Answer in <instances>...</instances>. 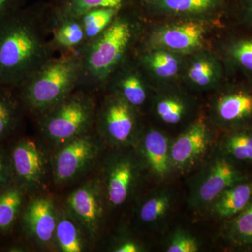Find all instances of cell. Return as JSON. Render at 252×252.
Returning <instances> with one entry per match:
<instances>
[{
  "instance_id": "20",
  "label": "cell",
  "mask_w": 252,
  "mask_h": 252,
  "mask_svg": "<svg viewBox=\"0 0 252 252\" xmlns=\"http://www.w3.org/2000/svg\"><path fill=\"white\" fill-rule=\"evenodd\" d=\"M217 112L222 120L238 122L252 115V95L239 91L223 96L219 100Z\"/></svg>"
},
{
  "instance_id": "1",
  "label": "cell",
  "mask_w": 252,
  "mask_h": 252,
  "mask_svg": "<svg viewBox=\"0 0 252 252\" xmlns=\"http://www.w3.org/2000/svg\"><path fill=\"white\" fill-rule=\"evenodd\" d=\"M50 4L38 2L0 20V86L19 87L54 57L50 46Z\"/></svg>"
},
{
  "instance_id": "6",
  "label": "cell",
  "mask_w": 252,
  "mask_h": 252,
  "mask_svg": "<svg viewBox=\"0 0 252 252\" xmlns=\"http://www.w3.org/2000/svg\"><path fill=\"white\" fill-rule=\"evenodd\" d=\"M97 142L90 132L61 145L53 161L56 182L67 183L89 169L98 156L99 148Z\"/></svg>"
},
{
  "instance_id": "17",
  "label": "cell",
  "mask_w": 252,
  "mask_h": 252,
  "mask_svg": "<svg viewBox=\"0 0 252 252\" xmlns=\"http://www.w3.org/2000/svg\"><path fill=\"white\" fill-rule=\"evenodd\" d=\"M49 2L58 14L66 17L79 18L97 8L122 10L133 7L135 0H50Z\"/></svg>"
},
{
  "instance_id": "11",
  "label": "cell",
  "mask_w": 252,
  "mask_h": 252,
  "mask_svg": "<svg viewBox=\"0 0 252 252\" xmlns=\"http://www.w3.org/2000/svg\"><path fill=\"white\" fill-rule=\"evenodd\" d=\"M241 180V176L226 159L219 158L210 164L194 194L200 206L214 203L219 196Z\"/></svg>"
},
{
  "instance_id": "4",
  "label": "cell",
  "mask_w": 252,
  "mask_h": 252,
  "mask_svg": "<svg viewBox=\"0 0 252 252\" xmlns=\"http://www.w3.org/2000/svg\"><path fill=\"white\" fill-rule=\"evenodd\" d=\"M97 103L94 93L77 89L37 117L42 135L55 144L91 132L94 127Z\"/></svg>"
},
{
  "instance_id": "32",
  "label": "cell",
  "mask_w": 252,
  "mask_h": 252,
  "mask_svg": "<svg viewBox=\"0 0 252 252\" xmlns=\"http://www.w3.org/2000/svg\"><path fill=\"white\" fill-rule=\"evenodd\" d=\"M25 0H0V20L24 6Z\"/></svg>"
},
{
  "instance_id": "10",
  "label": "cell",
  "mask_w": 252,
  "mask_h": 252,
  "mask_svg": "<svg viewBox=\"0 0 252 252\" xmlns=\"http://www.w3.org/2000/svg\"><path fill=\"white\" fill-rule=\"evenodd\" d=\"M209 144L210 137L205 123H195L170 146L172 168H190L205 154Z\"/></svg>"
},
{
  "instance_id": "3",
  "label": "cell",
  "mask_w": 252,
  "mask_h": 252,
  "mask_svg": "<svg viewBox=\"0 0 252 252\" xmlns=\"http://www.w3.org/2000/svg\"><path fill=\"white\" fill-rule=\"evenodd\" d=\"M82 68L77 53L48 60L18 87L23 105L39 117L78 89Z\"/></svg>"
},
{
  "instance_id": "34",
  "label": "cell",
  "mask_w": 252,
  "mask_h": 252,
  "mask_svg": "<svg viewBox=\"0 0 252 252\" xmlns=\"http://www.w3.org/2000/svg\"><path fill=\"white\" fill-rule=\"evenodd\" d=\"M140 249L137 244L134 242L127 241L122 243L116 248L117 252H140Z\"/></svg>"
},
{
  "instance_id": "22",
  "label": "cell",
  "mask_w": 252,
  "mask_h": 252,
  "mask_svg": "<svg viewBox=\"0 0 252 252\" xmlns=\"http://www.w3.org/2000/svg\"><path fill=\"white\" fill-rule=\"evenodd\" d=\"M120 11L111 8H97L91 9L79 16L78 18L80 20L84 28L86 44L103 32Z\"/></svg>"
},
{
  "instance_id": "26",
  "label": "cell",
  "mask_w": 252,
  "mask_h": 252,
  "mask_svg": "<svg viewBox=\"0 0 252 252\" xmlns=\"http://www.w3.org/2000/svg\"><path fill=\"white\" fill-rule=\"evenodd\" d=\"M142 62L160 77H173L178 72V61L168 53L160 51L144 56Z\"/></svg>"
},
{
  "instance_id": "30",
  "label": "cell",
  "mask_w": 252,
  "mask_h": 252,
  "mask_svg": "<svg viewBox=\"0 0 252 252\" xmlns=\"http://www.w3.org/2000/svg\"><path fill=\"white\" fill-rule=\"evenodd\" d=\"M213 74L211 64L205 60H200L194 63L189 72V77L190 80L201 86L210 84Z\"/></svg>"
},
{
  "instance_id": "25",
  "label": "cell",
  "mask_w": 252,
  "mask_h": 252,
  "mask_svg": "<svg viewBox=\"0 0 252 252\" xmlns=\"http://www.w3.org/2000/svg\"><path fill=\"white\" fill-rule=\"evenodd\" d=\"M6 86H0V138L14 129L18 119V106Z\"/></svg>"
},
{
  "instance_id": "24",
  "label": "cell",
  "mask_w": 252,
  "mask_h": 252,
  "mask_svg": "<svg viewBox=\"0 0 252 252\" xmlns=\"http://www.w3.org/2000/svg\"><path fill=\"white\" fill-rule=\"evenodd\" d=\"M170 205L171 198L168 193L156 194L142 203L139 216L144 223H153L166 215Z\"/></svg>"
},
{
  "instance_id": "2",
  "label": "cell",
  "mask_w": 252,
  "mask_h": 252,
  "mask_svg": "<svg viewBox=\"0 0 252 252\" xmlns=\"http://www.w3.org/2000/svg\"><path fill=\"white\" fill-rule=\"evenodd\" d=\"M126 9L121 10L103 32L77 53L83 63L78 89L94 94L103 90L113 73L124 63L135 30V26L125 14Z\"/></svg>"
},
{
  "instance_id": "28",
  "label": "cell",
  "mask_w": 252,
  "mask_h": 252,
  "mask_svg": "<svg viewBox=\"0 0 252 252\" xmlns=\"http://www.w3.org/2000/svg\"><path fill=\"white\" fill-rule=\"evenodd\" d=\"M157 109L158 114L164 122L175 124L183 117L185 106L177 99H164L158 104Z\"/></svg>"
},
{
  "instance_id": "29",
  "label": "cell",
  "mask_w": 252,
  "mask_h": 252,
  "mask_svg": "<svg viewBox=\"0 0 252 252\" xmlns=\"http://www.w3.org/2000/svg\"><path fill=\"white\" fill-rule=\"evenodd\" d=\"M233 230L239 240L252 243V200L235 220Z\"/></svg>"
},
{
  "instance_id": "35",
  "label": "cell",
  "mask_w": 252,
  "mask_h": 252,
  "mask_svg": "<svg viewBox=\"0 0 252 252\" xmlns=\"http://www.w3.org/2000/svg\"><path fill=\"white\" fill-rule=\"evenodd\" d=\"M236 2L252 21V0H236Z\"/></svg>"
},
{
  "instance_id": "16",
  "label": "cell",
  "mask_w": 252,
  "mask_h": 252,
  "mask_svg": "<svg viewBox=\"0 0 252 252\" xmlns=\"http://www.w3.org/2000/svg\"><path fill=\"white\" fill-rule=\"evenodd\" d=\"M204 29L198 23L190 22L167 28L158 36V41L165 47L187 51L200 45Z\"/></svg>"
},
{
  "instance_id": "15",
  "label": "cell",
  "mask_w": 252,
  "mask_h": 252,
  "mask_svg": "<svg viewBox=\"0 0 252 252\" xmlns=\"http://www.w3.org/2000/svg\"><path fill=\"white\" fill-rule=\"evenodd\" d=\"M225 0H135L133 7L175 14H200L220 7Z\"/></svg>"
},
{
  "instance_id": "33",
  "label": "cell",
  "mask_w": 252,
  "mask_h": 252,
  "mask_svg": "<svg viewBox=\"0 0 252 252\" xmlns=\"http://www.w3.org/2000/svg\"><path fill=\"white\" fill-rule=\"evenodd\" d=\"M9 166L2 154L0 153V187L7 182L9 177Z\"/></svg>"
},
{
  "instance_id": "23",
  "label": "cell",
  "mask_w": 252,
  "mask_h": 252,
  "mask_svg": "<svg viewBox=\"0 0 252 252\" xmlns=\"http://www.w3.org/2000/svg\"><path fill=\"white\" fill-rule=\"evenodd\" d=\"M23 202L22 190L16 187L0 192V230H6L16 220Z\"/></svg>"
},
{
  "instance_id": "18",
  "label": "cell",
  "mask_w": 252,
  "mask_h": 252,
  "mask_svg": "<svg viewBox=\"0 0 252 252\" xmlns=\"http://www.w3.org/2000/svg\"><path fill=\"white\" fill-rule=\"evenodd\" d=\"M252 198V184L235 185L225 190L214 202L213 210L220 217L240 213Z\"/></svg>"
},
{
  "instance_id": "27",
  "label": "cell",
  "mask_w": 252,
  "mask_h": 252,
  "mask_svg": "<svg viewBox=\"0 0 252 252\" xmlns=\"http://www.w3.org/2000/svg\"><path fill=\"white\" fill-rule=\"evenodd\" d=\"M227 152L235 158L252 162V135L246 133L235 134L225 144Z\"/></svg>"
},
{
  "instance_id": "12",
  "label": "cell",
  "mask_w": 252,
  "mask_h": 252,
  "mask_svg": "<svg viewBox=\"0 0 252 252\" xmlns=\"http://www.w3.org/2000/svg\"><path fill=\"white\" fill-rule=\"evenodd\" d=\"M50 8L49 44L53 52L60 55L77 54L86 44L85 32L80 20L58 14L51 5Z\"/></svg>"
},
{
  "instance_id": "14",
  "label": "cell",
  "mask_w": 252,
  "mask_h": 252,
  "mask_svg": "<svg viewBox=\"0 0 252 252\" xmlns=\"http://www.w3.org/2000/svg\"><path fill=\"white\" fill-rule=\"evenodd\" d=\"M170 146L165 135L157 130H150L144 136L142 153L147 165L160 178L167 177L171 171Z\"/></svg>"
},
{
  "instance_id": "21",
  "label": "cell",
  "mask_w": 252,
  "mask_h": 252,
  "mask_svg": "<svg viewBox=\"0 0 252 252\" xmlns=\"http://www.w3.org/2000/svg\"><path fill=\"white\" fill-rule=\"evenodd\" d=\"M55 238L63 252H80L84 250L81 230L72 217L63 216L58 218Z\"/></svg>"
},
{
  "instance_id": "19",
  "label": "cell",
  "mask_w": 252,
  "mask_h": 252,
  "mask_svg": "<svg viewBox=\"0 0 252 252\" xmlns=\"http://www.w3.org/2000/svg\"><path fill=\"white\" fill-rule=\"evenodd\" d=\"M120 74L119 77L112 74L109 79L108 81H114L111 84L112 94L120 96L135 108L143 105L147 99V91L142 79L134 72L126 71Z\"/></svg>"
},
{
  "instance_id": "7",
  "label": "cell",
  "mask_w": 252,
  "mask_h": 252,
  "mask_svg": "<svg viewBox=\"0 0 252 252\" xmlns=\"http://www.w3.org/2000/svg\"><path fill=\"white\" fill-rule=\"evenodd\" d=\"M140 177V167L135 158L119 154L109 160L106 168V195L114 207L125 203L135 189Z\"/></svg>"
},
{
  "instance_id": "31",
  "label": "cell",
  "mask_w": 252,
  "mask_h": 252,
  "mask_svg": "<svg viewBox=\"0 0 252 252\" xmlns=\"http://www.w3.org/2000/svg\"><path fill=\"white\" fill-rule=\"evenodd\" d=\"M168 252H196L198 244L190 235L178 232L172 236L167 248Z\"/></svg>"
},
{
  "instance_id": "13",
  "label": "cell",
  "mask_w": 252,
  "mask_h": 252,
  "mask_svg": "<svg viewBox=\"0 0 252 252\" xmlns=\"http://www.w3.org/2000/svg\"><path fill=\"white\" fill-rule=\"evenodd\" d=\"M23 219L28 232L37 243L44 245L52 243L58 218L54 204L51 199L37 196L32 200Z\"/></svg>"
},
{
  "instance_id": "9",
  "label": "cell",
  "mask_w": 252,
  "mask_h": 252,
  "mask_svg": "<svg viewBox=\"0 0 252 252\" xmlns=\"http://www.w3.org/2000/svg\"><path fill=\"white\" fill-rule=\"evenodd\" d=\"M69 215L84 229L94 237L98 233L103 217L101 189L94 182L74 190L67 199Z\"/></svg>"
},
{
  "instance_id": "8",
  "label": "cell",
  "mask_w": 252,
  "mask_h": 252,
  "mask_svg": "<svg viewBox=\"0 0 252 252\" xmlns=\"http://www.w3.org/2000/svg\"><path fill=\"white\" fill-rule=\"evenodd\" d=\"M12 165L18 179L26 187L40 189L45 185L47 158L36 141L30 138L19 141L13 150Z\"/></svg>"
},
{
  "instance_id": "5",
  "label": "cell",
  "mask_w": 252,
  "mask_h": 252,
  "mask_svg": "<svg viewBox=\"0 0 252 252\" xmlns=\"http://www.w3.org/2000/svg\"><path fill=\"white\" fill-rule=\"evenodd\" d=\"M135 108L117 94L106 96L97 106L95 124L99 136L116 147H127L137 137Z\"/></svg>"
}]
</instances>
